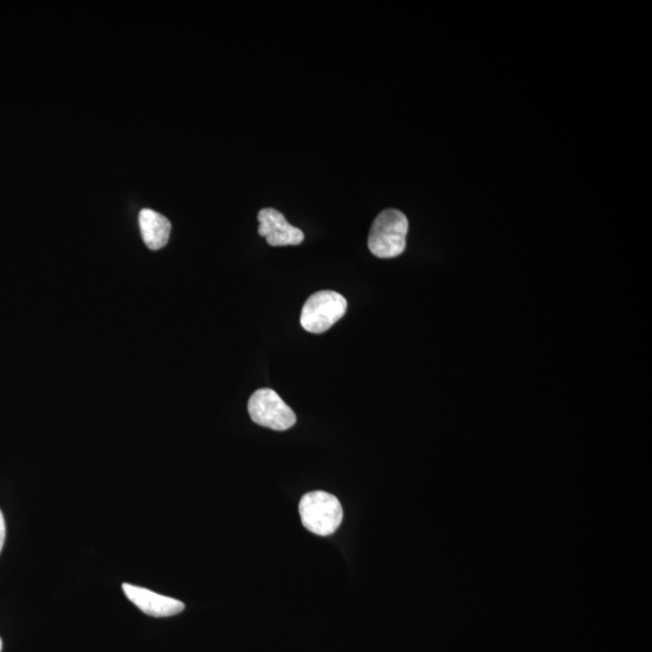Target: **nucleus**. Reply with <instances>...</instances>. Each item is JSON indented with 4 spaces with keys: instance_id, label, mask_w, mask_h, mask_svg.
Wrapping results in <instances>:
<instances>
[{
    "instance_id": "2",
    "label": "nucleus",
    "mask_w": 652,
    "mask_h": 652,
    "mask_svg": "<svg viewBox=\"0 0 652 652\" xmlns=\"http://www.w3.org/2000/svg\"><path fill=\"white\" fill-rule=\"evenodd\" d=\"M302 525L311 533L328 537L339 529L342 518V505L333 494L317 491L305 494L300 506Z\"/></svg>"
},
{
    "instance_id": "7",
    "label": "nucleus",
    "mask_w": 652,
    "mask_h": 652,
    "mask_svg": "<svg viewBox=\"0 0 652 652\" xmlns=\"http://www.w3.org/2000/svg\"><path fill=\"white\" fill-rule=\"evenodd\" d=\"M139 226L143 240L151 250H159L170 241L172 225L170 220L153 209H143L139 214Z\"/></svg>"
},
{
    "instance_id": "9",
    "label": "nucleus",
    "mask_w": 652,
    "mask_h": 652,
    "mask_svg": "<svg viewBox=\"0 0 652 652\" xmlns=\"http://www.w3.org/2000/svg\"><path fill=\"white\" fill-rule=\"evenodd\" d=\"M2 650H3V642H2V638H0V652H2Z\"/></svg>"
},
{
    "instance_id": "8",
    "label": "nucleus",
    "mask_w": 652,
    "mask_h": 652,
    "mask_svg": "<svg viewBox=\"0 0 652 652\" xmlns=\"http://www.w3.org/2000/svg\"><path fill=\"white\" fill-rule=\"evenodd\" d=\"M5 537H7V527H5V520L2 510H0V552L3 550L5 543Z\"/></svg>"
},
{
    "instance_id": "5",
    "label": "nucleus",
    "mask_w": 652,
    "mask_h": 652,
    "mask_svg": "<svg viewBox=\"0 0 652 652\" xmlns=\"http://www.w3.org/2000/svg\"><path fill=\"white\" fill-rule=\"evenodd\" d=\"M259 235L272 247L299 246L305 240L304 232L288 223L281 212L264 208L258 214Z\"/></svg>"
},
{
    "instance_id": "4",
    "label": "nucleus",
    "mask_w": 652,
    "mask_h": 652,
    "mask_svg": "<svg viewBox=\"0 0 652 652\" xmlns=\"http://www.w3.org/2000/svg\"><path fill=\"white\" fill-rule=\"evenodd\" d=\"M248 411L254 423L277 432H284L296 423L295 412L269 388L256 390L248 401Z\"/></svg>"
},
{
    "instance_id": "6",
    "label": "nucleus",
    "mask_w": 652,
    "mask_h": 652,
    "mask_svg": "<svg viewBox=\"0 0 652 652\" xmlns=\"http://www.w3.org/2000/svg\"><path fill=\"white\" fill-rule=\"evenodd\" d=\"M122 590H124L130 602L149 616L170 617L182 613L185 609L183 602L171 597L159 595V593L144 589V587L124 584L122 585Z\"/></svg>"
},
{
    "instance_id": "1",
    "label": "nucleus",
    "mask_w": 652,
    "mask_h": 652,
    "mask_svg": "<svg viewBox=\"0 0 652 652\" xmlns=\"http://www.w3.org/2000/svg\"><path fill=\"white\" fill-rule=\"evenodd\" d=\"M409 220L397 209H387L375 219L369 236V249L380 259H393L403 254Z\"/></svg>"
},
{
    "instance_id": "3",
    "label": "nucleus",
    "mask_w": 652,
    "mask_h": 652,
    "mask_svg": "<svg viewBox=\"0 0 652 652\" xmlns=\"http://www.w3.org/2000/svg\"><path fill=\"white\" fill-rule=\"evenodd\" d=\"M347 300L335 291L313 294L302 308L300 322L308 333L323 334L345 316Z\"/></svg>"
}]
</instances>
